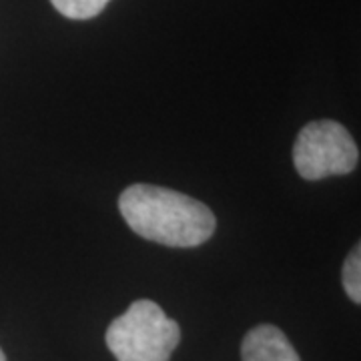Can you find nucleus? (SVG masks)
I'll use <instances>...</instances> for the list:
<instances>
[{
	"label": "nucleus",
	"mask_w": 361,
	"mask_h": 361,
	"mask_svg": "<svg viewBox=\"0 0 361 361\" xmlns=\"http://www.w3.org/2000/svg\"><path fill=\"white\" fill-rule=\"evenodd\" d=\"M179 341L177 322L151 299L135 301L106 329V345L116 361H171Z\"/></svg>",
	"instance_id": "obj_2"
},
{
	"label": "nucleus",
	"mask_w": 361,
	"mask_h": 361,
	"mask_svg": "<svg viewBox=\"0 0 361 361\" xmlns=\"http://www.w3.org/2000/svg\"><path fill=\"white\" fill-rule=\"evenodd\" d=\"M243 361H301L295 348L283 331L275 325L263 323L253 327L241 343Z\"/></svg>",
	"instance_id": "obj_4"
},
{
	"label": "nucleus",
	"mask_w": 361,
	"mask_h": 361,
	"mask_svg": "<svg viewBox=\"0 0 361 361\" xmlns=\"http://www.w3.org/2000/svg\"><path fill=\"white\" fill-rule=\"evenodd\" d=\"M0 361H6V357H4V353H2V349H0Z\"/></svg>",
	"instance_id": "obj_7"
},
{
	"label": "nucleus",
	"mask_w": 361,
	"mask_h": 361,
	"mask_svg": "<svg viewBox=\"0 0 361 361\" xmlns=\"http://www.w3.org/2000/svg\"><path fill=\"white\" fill-rule=\"evenodd\" d=\"M123 219L142 239L167 247H197L215 233L213 211L189 195L155 185H130L118 197Z\"/></svg>",
	"instance_id": "obj_1"
},
{
	"label": "nucleus",
	"mask_w": 361,
	"mask_h": 361,
	"mask_svg": "<svg viewBox=\"0 0 361 361\" xmlns=\"http://www.w3.org/2000/svg\"><path fill=\"white\" fill-rule=\"evenodd\" d=\"M59 13L73 20H89L101 14L111 0H51Z\"/></svg>",
	"instance_id": "obj_5"
},
{
	"label": "nucleus",
	"mask_w": 361,
	"mask_h": 361,
	"mask_svg": "<svg viewBox=\"0 0 361 361\" xmlns=\"http://www.w3.org/2000/svg\"><path fill=\"white\" fill-rule=\"evenodd\" d=\"M293 163L305 180L348 175L360 163V149L349 130L336 121H313L297 135Z\"/></svg>",
	"instance_id": "obj_3"
},
{
	"label": "nucleus",
	"mask_w": 361,
	"mask_h": 361,
	"mask_svg": "<svg viewBox=\"0 0 361 361\" xmlns=\"http://www.w3.org/2000/svg\"><path fill=\"white\" fill-rule=\"evenodd\" d=\"M341 281L345 287V293L353 303L361 301V247L360 243L353 247V251L349 253L343 271H341Z\"/></svg>",
	"instance_id": "obj_6"
}]
</instances>
